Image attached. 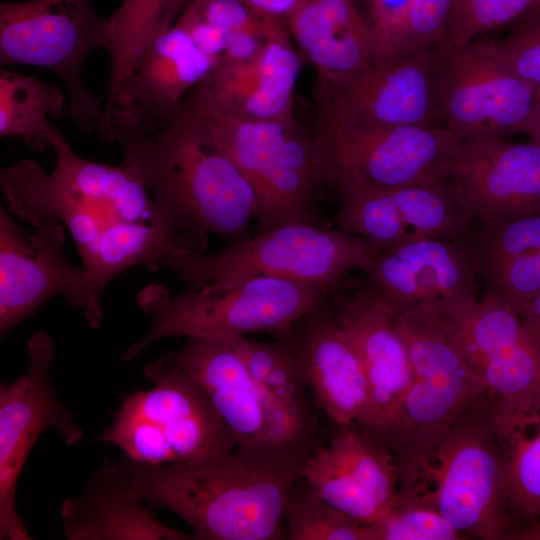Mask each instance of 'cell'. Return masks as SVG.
<instances>
[{
	"mask_svg": "<svg viewBox=\"0 0 540 540\" xmlns=\"http://www.w3.org/2000/svg\"><path fill=\"white\" fill-rule=\"evenodd\" d=\"M53 150L50 172L31 159L4 168L2 192L9 210L22 220L33 225L55 217L68 230L88 279L87 323L98 328L104 290L116 275L137 266L157 271L169 253L186 246L173 218L124 162L88 160L63 134Z\"/></svg>",
	"mask_w": 540,
	"mask_h": 540,
	"instance_id": "6da1fadb",
	"label": "cell"
},
{
	"mask_svg": "<svg viewBox=\"0 0 540 540\" xmlns=\"http://www.w3.org/2000/svg\"><path fill=\"white\" fill-rule=\"evenodd\" d=\"M311 455L283 447L246 448L167 464L113 462L139 499L166 508L196 540L287 539L284 504Z\"/></svg>",
	"mask_w": 540,
	"mask_h": 540,
	"instance_id": "7a4b0ae2",
	"label": "cell"
},
{
	"mask_svg": "<svg viewBox=\"0 0 540 540\" xmlns=\"http://www.w3.org/2000/svg\"><path fill=\"white\" fill-rule=\"evenodd\" d=\"M123 162L173 218L186 247L202 252L209 234L249 238L255 193L187 97L154 132L120 131Z\"/></svg>",
	"mask_w": 540,
	"mask_h": 540,
	"instance_id": "3957f363",
	"label": "cell"
},
{
	"mask_svg": "<svg viewBox=\"0 0 540 540\" xmlns=\"http://www.w3.org/2000/svg\"><path fill=\"white\" fill-rule=\"evenodd\" d=\"M399 489L435 507L462 534L512 539L504 452L487 395L416 449L395 458Z\"/></svg>",
	"mask_w": 540,
	"mask_h": 540,
	"instance_id": "277c9868",
	"label": "cell"
},
{
	"mask_svg": "<svg viewBox=\"0 0 540 540\" xmlns=\"http://www.w3.org/2000/svg\"><path fill=\"white\" fill-rule=\"evenodd\" d=\"M338 286L315 285L269 276L226 284H207L173 294L164 284H149L137 304L150 317L148 332L128 347L129 361L162 339L176 336L225 338L255 332L285 331Z\"/></svg>",
	"mask_w": 540,
	"mask_h": 540,
	"instance_id": "5b68a950",
	"label": "cell"
},
{
	"mask_svg": "<svg viewBox=\"0 0 540 540\" xmlns=\"http://www.w3.org/2000/svg\"><path fill=\"white\" fill-rule=\"evenodd\" d=\"M379 253L365 239L344 230L293 222L204 254L180 247L162 261L186 286L196 289L251 276L339 286L351 270H364Z\"/></svg>",
	"mask_w": 540,
	"mask_h": 540,
	"instance_id": "8992f818",
	"label": "cell"
},
{
	"mask_svg": "<svg viewBox=\"0 0 540 540\" xmlns=\"http://www.w3.org/2000/svg\"><path fill=\"white\" fill-rule=\"evenodd\" d=\"M144 376L152 386L123 399L99 442L148 464L184 462L238 446L203 387L166 354L146 365Z\"/></svg>",
	"mask_w": 540,
	"mask_h": 540,
	"instance_id": "52a82bcc",
	"label": "cell"
},
{
	"mask_svg": "<svg viewBox=\"0 0 540 540\" xmlns=\"http://www.w3.org/2000/svg\"><path fill=\"white\" fill-rule=\"evenodd\" d=\"M312 144L318 184L343 195L449 178L462 142L436 126L316 124Z\"/></svg>",
	"mask_w": 540,
	"mask_h": 540,
	"instance_id": "ba28073f",
	"label": "cell"
},
{
	"mask_svg": "<svg viewBox=\"0 0 540 540\" xmlns=\"http://www.w3.org/2000/svg\"><path fill=\"white\" fill-rule=\"evenodd\" d=\"M109 17L100 16L91 0H27L0 5V63L32 65L62 79L70 115L85 134L106 130L104 101L82 80L87 56L107 50Z\"/></svg>",
	"mask_w": 540,
	"mask_h": 540,
	"instance_id": "9c48e42d",
	"label": "cell"
},
{
	"mask_svg": "<svg viewBox=\"0 0 540 540\" xmlns=\"http://www.w3.org/2000/svg\"><path fill=\"white\" fill-rule=\"evenodd\" d=\"M394 320L408 353L412 382L386 429L377 433L393 454H401L453 423L488 390L433 306L406 308Z\"/></svg>",
	"mask_w": 540,
	"mask_h": 540,
	"instance_id": "30bf717a",
	"label": "cell"
},
{
	"mask_svg": "<svg viewBox=\"0 0 540 540\" xmlns=\"http://www.w3.org/2000/svg\"><path fill=\"white\" fill-rule=\"evenodd\" d=\"M194 106L253 189L259 232L309 222L318 184L312 136L295 119L242 118Z\"/></svg>",
	"mask_w": 540,
	"mask_h": 540,
	"instance_id": "8fae6325",
	"label": "cell"
},
{
	"mask_svg": "<svg viewBox=\"0 0 540 540\" xmlns=\"http://www.w3.org/2000/svg\"><path fill=\"white\" fill-rule=\"evenodd\" d=\"M437 45L439 126L461 142L525 133L536 91L498 58L490 42Z\"/></svg>",
	"mask_w": 540,
	"mask_h": 540,
	"instance_id": "7c38bea8",
	"label": "cell"
},
{
	"mask_svg": "<svg viewBox=\"0 0 540 540\" xmlns=\"http://www.w3.org/2000/svg\"><path fill=\"white\" fill-rule=\"evenodd\" d=\"M437 311L452 340L485 382L494 414L540 409V333L530 323L485 294L468 306Z\"/></svg>",
	"mask_w": 540,
	"mask_h": 540,
	"instance_id": "4fadbf2b",
	"label": "cell"
},
{
	"mask_svg": "<svg viewBox=\"0 0 540 540\" xmlns=\"http://www.w3.org/2000/svg\"><path fill=\"white\" fill-rule=\"evenodd\" d=\"M166 355L203 387L238 446L283 447L307 455L320 446L317 425L264 392L226 338L190 337Z\"/></svg>",
	"mask_w": 540,
	"mask_h": 540,
	"instance_id": "5bb4252c",
	"label": "cell"
},
{
	"mask_svg": "<svg viewBox=\"0 0 540 540\" xmlns=\"http://www.w3.org/2000/svg\"><path fill=\"white\" fill-rule=\"evenodd\" d=\"M27 371L0 386V539L30 540L16 508L22 469L39 436L53 429L69 445L83 435L72 413L57 398L49 381L55 356L52 337L37 332L27 342Z\"/></svg>",
	"mask_w": 540,
	"mask_h": 540,
	"instance_id": "9a60e30c",
	"label": "cell"
},
{
	"mask_svg": "<svg viewBox=\"0 0 540 540\" xmlns=\"http://www.w3.org/2000/svg\"><path fill=\"white\" fill-rule=\"evenodd\" d=\"M33 227L25 230L0 208L1 336L56 296L80 309L86 321L91 314L86 272L64 254L66 228L55 217Z\"/></svg>",
	"mask_w": 540,
	"mask_h": 540,
	"instance_id": "2e32d148",
	"label": "cell"
},
{
	"mask_svg": "<svg viewBox=\"0 0 540 540\" xmlns=\"http://www.w3.org/2000/svg\"><path fill=\"white\" fill-rule=\"evenodd\" d=\"M340 196L341 230L365 239L378 252L423 238L470 239L475 231L476 218L451 177Z\"/></svg>",
	"mask_w": 540,
	"mask_h": 540,
	"instance_id": "e0dca14e",
	"label": "cell"
},
{
	"mask_svg": "<svg viewBox=\"0 0 540 540\" xmlns=\"http://www.w3.org/2000/svg\"><path fill=\"white\" fill-rule=\"evenodd\" d=\"M278 336L288 343L303 385L335 426L356 423L380 430L367 375L328 297Z\"/></svg>",
	"mask_w": 540,
	"mask_h": 540,
	"instance_id": "ac0fdd59",
	"label": "cell"
},
{
	"mask_svg": "<svg viewBox=\"0 0 540 540\" xmlns=\"http://www.w3.org/2000/svg\"><path fill=\"white\" fill-rule=\"evenodd\" d=\"M438 45L405 58L376 62L346 87L317 95L316 124L439 126Z\"/></svg>",
	"mask_w": 540,
	"mask_h": 540,
	"instance_id": "d6986e66",
	"label": "cell"
},
{
	"mask_svg": "<svg viewBox=\"0 0 540 540\" xmlns=\"http://www.w3.org/2000/svg\"><path fill=\"white\" fill-rule=\"evenodd\" d=\"M365 282L396 312L428 304L439 311L479 299L470 239L423 238L380 251L363 270Z\"/></svg>",
	"mask_w": 540,
	"mask_h": 540,
	"instance_id": "ffe728a7",
	"label": "cell"
},
{
	"mask_svg": "<svg viewBox=\"0 0 540 540\" xmlns=\"http://www.w3.org/2000/svg\"><path fill=\"white\" fill-rule=\"evenodd\" d=\"M334 319L367 375L383 432L412 382L405 344L395 326L396 310L364 279L343 282L328 296Z\"/></svg>",
	"mask_w": 540,
	"mask_h": 540,
	"instance_id": "44dd1931",
	"label": "cell"
},
{
	"mask_svg": "<svg viewBox=\"0 0 540 540\" xmlns=\"http://www.w3.org/2000/svg\"><path fill=\"white\" fill-rule=\"evenodd\" d=\"M216 63L174 24L153 42L122 86L106 141H114L120 131L154 132L162 127Z\"/></svg>",
	"mask_w": 540,
	"mask_h": 540,
	"instance_id": "7402d4cb",
	"label": "cell"
},
{
	"mask_svg": "<svg viewBox=\"0 0 540 540\" xmlns=\"http://www.w3.org/2000/svg\"><path fill=\"white\" fill-rule=\"evenodd\" d=\"M290 33L254 53L222 58L188 95L198 107L242 118L294 120L293 95L300 61Z\"/></svg>",
	"mask_w": 540,
	"mask_h": 540,
	"instance_id": "603a6c76",
	"label": "cell"
},
{
	"mask_svg": "<svg viewBox=\"0 0 540 540\" xmlns=\"http://www.w3.org/2000/svg\"><path fill=\"white\" fill-rule=\"evenodd\" d=\"M451 178L475 218L494 223L540 210V144L462 142Z\"/></svg>",
	"mask_w": 540,
	"mask_h": 540,
	"instance_id": "cb8c5ba5",
	"label": "cell"
},
{
	"mask_svg": "<svg viewBox=\"0 0 540 540\" xmlns=\"http://www.w3.org/2000/svg\"><path fill=\"white\" fill-rule=\"evenodd\" d=\"M317 72V95L338 91L373 63L368 20L355 0H297L286 18Z\"/></svg>",
	"mask_w": 540,
	"mask_h": 540,
	"instance_id": "d4e9b609",
	"label": "cell"
},
{
	"mask_svg": "<svg viewBox=\"0 0 540 540\" xmlns=\"http://www.w3.org/2000/svg\"><path fill=\"white\" fill-rule=\"evenodd\" d=\"M154 506L137 497L118 477L111 460L60 509L65 536L70 540H190L192 534L158 520Z\"/></svg>",
	"mask_w": 540,
	"mask_h": 540,
	"instance_id": "484cf974",
	"label": "cell"
},
{
	"mask_svg": "<svg viewBox=\"0 0 540 540\" xmlns=\"http://www.w3.org/2000/svg\"><path fill=\"white\" fill-rule=\"evenodd\" d=\"M191 0H123L109 16L105 100L113 104L153 42L169 30Z\"/></svg>",
	"mask_w": 540,
	"mask_h": 540,
	"instance_id": "4316f807",
	"label": "cell"
},
{
	"mask_svg": "<svg viewBox=\"0 0 540 540\" xmlns=\"http://www.w3.org/2000/svg\"><path fill=\"white\" fill-rule=\"evenodd\" d=\"M66 101L55 85L2 68L0 136L18 138L35 150L53 148L62 135L51 118L63 116Z\"/></svg>",
	"mask_w": 540,
	"mask_h": 540,
	"instance_id": "83f0119b",
	"label": "cell"
},
{
	"mask_svg": "<svg viewBox=\"0 0 540 540\" xmlns=\"http://www.w3.org/2000/svg\"><path fill=\"white\" fill-rule=\"evenodd\" d=\"M507 474L509 511L514 521L540 520V409L523 414L495 415Z\"/></svg>",
	"mask_w": 540,
	"mask_h": 540,
	"instance_id": "f1b7e54d",
	"label": "cell"
},
{
	"mask_svg": "<svg viewBox=\"0 0 540 540\" xmlns=\"http://www.w3.org/2000/svg\"><path fill=\"white\" fill-rule=\"evenodd\" d=\"M326 447L346 473L386 510L399 489V469L379 435L356 423L336 426Z\"/></svg>",
	"mask_w": 540,
	"mask_h": 540,
	"instance_id": "f546056e",
	"label": "cell"
},
{
	"mask_svg": "<svg viewBox=\"0 0 540 540\" xmlns=\"http://www.w3.org/2000/svg\"><path fill=\"white\" fill-rule=\"evenodd\" d=\"M253 380L273 400L302 420L317 425L286 340H252L246 336L225 337Z\"/></svg>",
	"mask_w": 540,
	"mask_h": 540,
	"instance_id": "4dcf8cb0",
	"label": "cell"
},
{
	"mask_svg": "<svg viewBox=\"0 0 540 540\" xmlns=\"http://www.w3.org/2000/svg\"><path fill=\"white\" fill-rule=\"evenodd\" d=\"M284 520L290 540H367L365 523L328 504L303 477L286 496Z\"/></svg>",
	"mask_w": 540,
	"mask_h": 540,
	"instance_id": "1f68e13d",
	"label": "cell"
},
{
	"mask_svg": "<svg viewBox=\"0 0 540 540\" xmlns=\"http://www.w3.org/2000/svg\"><path fill=\"white\" fill-rule=\"evenodd\" d=\"M480 282L504 264L540 250V210L494 223H480L470 238Z\"/></svg>",
	"mask_w": 540,
	"mask_h": 540,
	"instance_id": "d6a6232c",
	"label": "cell"
},
{
	"mask_svg": "<svg viewBox=\"0 0 540 540\" xmlns=\"http://www.w3.org/2000/svg\"><path fill=\"white\" fill-rule=\"evenodd\" d=\"M365 527L367 540L466 539L431 504L400 490L388 508Z\"/></svg>",
	"mask_w": 540,
	"mask_h": 540,
	"instance_id": "836d02e7",
	"label": "cell"
},
{
	"mask_svg": "<svg viewBox=\"0 0 540 540\" xmlns=\"http://www.w3.org/2000/svg\"><path fill=\"white\" fill-rule=\"evenodd\" d=\"M303 478L320 498L362 523L374 521L385 511L346 473L326 446H319L308 458Z\"/></svg>",
	"mask_w": 540,
	"mask_h": 540,
	"instance_id": "e575fe53",
	"label": "cell"
},
{
	"mask_svg": "<svg viewBox=\"0 0 540 540\" xmlns=\"http://www.w3.org/2000/svg\"><path fill=\"white\" fill-rule=\"evenodd\" d=\"M534 0H452L439 43L464 45L481 33L516 24Z\"/></svg>",
	"mask_w": 540,
	"mask_h": 540,
	"instance_id": "d590c367",
	"label": "cell"
},
{
	"mask_svg": "<svg viewBox=\"0 0 540 540\" xmlns=\"http://www.w3.org/2000/svg\"><path fill=\"white\" fill-rule=\"evenodd\" d=\"M492 296L519 314L540 293V250L516 258L481 282Z\"/></svg>",
	"mask_w": 540,
	"mask_h": 540,
	"instance_id": "8d00e7d4",
	"label": "cell"
},
{
	"mask_svg": "<svg viewBox=\"0 0 540 540\" xmlns=\"http://www.w3.org/2000/svg\"><path fill=\"white\" fill-rule=\"evenodd\" d=\"M489 42L512 72L540 92V16L516 24L510 35Z\"/></svg>",
	"mask_w": 540,
	"mask_h": 540,
	"instance_id": "74e56055",
	"label": "cell"
},
{
	"mask_svg": "<svg viewBox=\"0 0 540 540\" xmlns=\"http://www.w3.org/2000/svg\"><path fill=\"white\" fill-rule=\"evenodd\" d=\"M368 20L373 63L396 60L412 0H370Z\"/></svg>",
	"mask_w": 540,
	"mask_h": 540,
	"instance_id": "f35d334b",
	"label": "cell"
},
{
	"mask_svg": "<svg viewBox=\"0 0 540 540\" xmlns=\"http://www.w3.org/2000/svg\"><path fill=\"white\" fill-rule=\"evenodd\" d=\"M451 1L412 0L397 59L429 49L442 40Z\"/></svg>",
	"mask_w": 540,
	"mask_h": 540,
	"instance_id": "ab89813d",
	"label": "cell"
},
{
	"mask_svg": "<svg viewBox=\"0 0 540 540\" xmlns=\"http://www.w3.org/2000/svg\"><path fill=\"white\" fill-rule=\"evenodd\" d=\"M251 10L277 18L286 19L297 0H238Z\"/></svg>",
	"mask_w": 540,
	"mask_h": 540,
	"instance_id": "60d3db41",
	"label": "cell"
},
{
	"mask_svg": "<svg viewBox=\"0 0 540 540\" xmlns=\"http://www.w3.org/2000/svg\"><path fill=\"white\" fill-rule=\"evenodd\" d=\"M520 315L540 333V293L523 308Z\"/></svg>",
	"mask_w": 540,
	"mask_h": 540,
	"instance_id": "b9f144b4",
	"label": "cell"
},
{
	"mask_svg": "<svg viewBox=\"0 0 540 540\" xmlns=\"http://www.w3.org/2000/svg\"><path fill=\"white\" fill-rule=\"evenodd\" d=\"M525 133L530 136V140L540 144V92L536 93L533 111Z\"/></svg>",
	"mask_w": 540,
	"mask_h": 540,
	"instance_id": "7bdbcfd3",
	"label": "cell"
},
{
	"mask_svg": "<svg viewBox=\"0 0 540 540\" xmlns=\"http://www.w3.org/2000/svg\"><path fill=\"white\" fill-rule=\"evenodd\" d=\"M540 16V0H534L529 10L525 13V15L516 23H520L522 21H526L535 17ZM515 24V25H516Z\"/></svg>",
	"mask_w": 540,
	"mask_h": 540,
	"instance_id": "ee69618b",
	"label": "cell"
}]
</instances>
